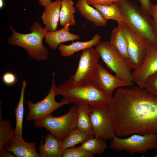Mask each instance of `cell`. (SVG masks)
Wrapping results in <instances>:
<instances>
[{"instance_id":"6da1fadb","label":"cell","mask_w":157,"mask_h":157,"mask_svg":"<svg viewBox=\"0 0 157 157\" xmlns=\"http://www.w3.org/2000/svg\"><path fill=\"white\" fill-rule=\"evenodd\" d=\"M109 106L117 136L157 134V97L144 89L118 88Z\"/></svg>"},{"instance_id":"7a4b0ae2","label":"cell","mask_w":157,"mask_h":157,"mask_svg":"<svg viewBox=\"0 0 157 157\" xmlns=\"http://www.w3.org/2000/svg\"><path fill=\"white\" fill-rule=\"evenodd\" d=\"M57 93L62 96L61 101L76 106L82 104L109 105L112 99L97 88L92 82L79 84L69 79L59 85Z\"/></svg>"},{"instance_id":"3957f363","label":"cell","mask_w":157,"mask_h":157,"mask_svg":"<svg viewBox=\"0 0 157 157\" xmlns=\"http://www.w3.org/2000/svg\"><path fill=\"white\" fill-rule=\"evenodd\" d=\"M118 2L125 19L124 22L149 45L157 46L156 29L151 16L128 0Z\"/></svg>"},{"instance_id":"277c9868","label":"cell","mask_w":157,"mask_h":157,"mask_svg":"<svg viewBox=\"0 0 157 157\" xmlns=\"http://www.w3.org/2000/svg\"><path fill=\"white\" fill-rule=\"evenodd\" d=\"M12 34L7 42L11 46L16 45L22 47L28 55L34 60H45L49 55L48 50L43 44L47 31L38 22L34 23L30 28L31 32L27 34L19 33L10 25Z\"/></svg>"},{"instance_id":"5b68a950","label":"cell","mask_w":157,"mask_h":157,"mask_svg":"<svg viewBox=\"0 0 157 157\" xmlns=\"http://www.w3.org/2000/svg\"><path fill=\"white\" fill-rule=\"evenodd\" d=\"M95 49L107 68L129 86L133 85L131 69L128 59L123 57L108 41L100 42Z\"/></svg>"},{"instance_id":"8992f818","label":"cell","mask_w":157,"mask_h":157,"mask_svg":"<svg viewBox=\"0 0 157 157\" xmlns=\"http://www.w3.org/2000/svg\"><path fill=\"white\" fill-rule=\"evenodd\" d=\"M78 106H71L64 115L58 117L52 115L34 121V125L38 129L44 128L62 141L76 128Z\"/></svg>"},{"instance_id":"52a82bcc","label":"cell","mask_w":157,"mask_h":157,"mask_svg":"<svg viewBox=\"0 0 157 157\" xmlns=\"http://www.w3.org/2000/svg\"><path fill=\"white\" fill-rule=\"evenodd\" d=\"M89 113L94 137L104 140H111L115 135L114 122L109 105H89Z\"/></svg>"},{"instance_id":"ba28073f","label":"cell","mask_w":157,"mask_h":157,"mask_svg":"<svg viewBox=\"0 0 157 157\" xmlns=\"http://www.w3.org/2000/svg\"><path fill=\"white\" fill-rule=\"evenodd\" d=\"M157 142V134H134L126 138L115 135L111 140L110 148L117 151H125L131 155L143 154L154 149Z\"/></svg>"},{"instance_id":"9c48e42d","label":"cell","mask_w":157,"mask_h":157,"mask_svg":"<svg viewBox=\"0 0 157 157\" xmlns=\"http://www.w3.org/2000/svg\"><path fill=\"white\" fill-rule=\"evenodd\" d=\"M55 73L53 74L51 85L46 97L41 101L33 103L32 101L27 102L28 112L26 117L28 121H35L41 119L51 115L56 110L62 106L67 104L66 102L61 101L59 102L55 100L57 95L58 87L55 83Z\"/></svg>"},{"instance_id":"30bf717a","label":"cell","mask_w":157,"mask_h":157,"mask_svg":"<svg viewBox=\"0 0 157 157\" xmlns=\"http://www.w3.org/2000/svg\"><path fill=\"white\" fill-rule=\"evenodd\" d=\"M117 23L121 25L126 40L130 67L136 70L143 62L149 45L124 22Z\"/></svg>"},{"instance_id":"8fae6325","label":"cell","mask_w":157,"mask_h":157,"mask_svg":"<svg viewBox=\"0 0 157 157\" xmlns=\"http://www.w3.org/2000/svg\"><path fill=\"white\" fill-rule=\"evenodd\" d=\"M100 57L98 51L92 47L83 50L78 68L74 74L70 77V80L79 84L92 82Z\"/></svg>"},{"instance_id":"7c38bea8","label":"cell","mask_w":157,"mask_h":157,"mask_svg":"<svg viewBox=\"0 0 157 157\" xmlns=\"http://www.w3.org/2000/svg\"><path fill=\"white\" fill-rule=\"evenodd\" d=\"M92 82L97 88L111 98L116 88L129 86L126 82L111 74L99 64L94 73Z\"/></svg>"},{"instance_id":"4fadbf2b","label":"cell","mask_w":157,"mask_h":157,"mask_svg":"<svg viewBox=\"0 0 157 157\" xmlns=\"http://www.w3.org/2000/svg\"><path fill=\"white\" fill-rule=\"evenodd\" d=\"M157 72V46L149 45L144 60L140 67L132 73L133 82L144 89L147 78Z\"/></svg>"},{"instance_id":"5bb4252c","label":"cell","mask_w":157,"mask_h":157,"mask_svg":"<svg viewBox=\"0 0 157 157\" xmlns=\"http://www.w3.org/2000/svg\"><path fill=\"white\" fill-rule=\"evenodd\" d=\"M39 157H62L64 150L62 141L52 133H48L38 146Z\"/></svg>"},{"instance_id":"9a60e30c","label":"cell","mask_w":157,"mask_h":157,"mask_svg":"<svg viewBox=\"0 0 157 157\" xmlns=\"http://www.w3.org/2000/svg\"><path fill=\"white\" fill-rule=\"evenodd\" d=\"M69 27L67 25L57 31L47 32L44 41L51 49H56L63 42L79 39V35L69 32Z\"/></svg>"},{"instance_id":"2e32d148","label":"cell","mask_w":157,"mask_h":157,"mask_svg":"<svg viewBox=\"0 0 157 157\" xmlns=\"http://www.w3.org/2000/svg\"><path fill=\"white\" fill-rule=\"evenodd\" d=\"M35 142H26L22 137H15L7 149L17 157H39Z\"/></svg>"},{"instance_id":"e0dca14e","label":"cell","mask_w":157,"mask_h":157,"mask_svg":"<svg viewBox=\"0 0 157 157\" xmlns=\"http://www.w3.org/2000/svg\"><path fill=\"white\" fill-rule=\"evenodd\" d=\"M62 0H56L44 7L41 19L44 28L48 32L56 31L59 20Z\"/></svg>"},{"instance_id":"ac0fdd59","label":"cell","mask_w":157,"mask_h":157,"mask_svg":"<svg viewBox=\"0 0 157 157\" xmlns=\"http://www.w3.org/2000/svg\"><path fill=\"white\" fill-rule=\"evenodd\" d=\"M76 6L81 15L95 26H103L106 24L107 20L97 10L90 6L86 0H78Z\"/></svg>"},{"instance_id":"d6986e66","label":"cell","mask_w":157,"mask_h":157,"mask_svg":"<svg viewBox=\"0 0 157 157\" xmlns=\"http://www.w3.org/2000/svg\"><path fill=\"white\" fill-rule=\"evenodd\" d=\"M101 39L100 36L96 33L90 40L84 42H76L68 45L61 44L59 45L58 49L61 56L68 57L81 50L96 46L100 42Z\"/></svg>"},{"instance_id":"ffe728a7","label":"cell","mask_w":157,"mask_h":157,"mask_svg":"<svg viewBox=\"0 0 157 157\" xmlns=\"http://www.w3.org/2000/svg\"><path fill=\"white\" fill-rule=\"evenodd\" d=\"M2 112L0 109V152L7 149L15 137V129L9 119H2Z\"/></svg>"},{"instance_id":"44dd1931","label":"cell","mask_w":157,"mask_h":157,"mask_svg":"<svg viewBox=\"0 0 157 157\" xmlns=\"http://www.w3.org/2000/svg\"><path fill=\"white\" fill-rule=\"evenodd\" d=\"M117 24L111 31L110 42L123 57L129 60L126 40L121 25Z\"/></svg>"},{"instance_id":"7402d4cb","label":"cell","mask_w":157,"mask_h":157,"mask_svg":"<svg viewBox=\"0 0 157 157\" xmlns=\"http://www.w3.org/2000/svg\"><path fill=\"white\" fill-rule=\"evenodd\" d=\"M118 2L108 5L96 4L92 5L101 13L107 20L111 19L116 21L117 23L124 22L125 19Z\"/></svg>"},{"instance_id":"603a6c76","label":"cell","mask_w":157,"mask_h":157,"mask_svg":"<svg viewBox=\"0 0 157 157\" xmlns=\"http://www.w3.org/2000/svg\"><path fill=\"white\" fill-rule=\"evenodd\" d=\"M89 106L86 104L78 106L76 128L83 132L94 135L92 124L89 113Z\"/></svg>"},{"instance_id":"cb8c5ba5","label":"cell","mask_w":157,"mask_h":157,"mask_svg":"<svg viewBox=\"0 0 157 157\" xmlns=\"http://www.w3.org/2000/svg\"><path fill=\"white\" fill-rule=\"evenodd\" d=\"M72 0H62L59 24L62 27L76 24L74 14L76 10Z\"/></svg>"},{"instance_id":"d4e9b609","label":"cell","mask_w":157,"mask_h":157,"mask_svg":"<svg viewBox=\"0 0 157 157\" xmlns=\"http://www.w3.org/2000/svg\"><path fill=\"white\" fill-rule=\"evenodd\" d=\"M94 137L93 134L84 132L76 128L62 141L63 148L64 150L78 144H82Z\"/></svg>"},{"instance_id":"484cf974","label":"cell","mask_w":157,"mask_h":157,"mask_svg":"<svg viewBox=\"0 0 157 157\" xmlns=\"http://www.w3.org/2000/svg\"><path fill=\"white\" fill-rule=\"evenodd\" d=\"M26 84V80L24 79L22 83L19 99L15 109L16 122L15 129V137H22L23 122L24 112V97Z\"/></svg>"},{"instance_id":"4316f807","label":"cell","mask_w":157,"mask_h":157,"mask_svg":"<svg viewBox=\"0 0 157 157\" xmlns=\"http://www.w3.org/2000/svg\"><path fill=\"white\" fill-rule=\"evenodd\" d=\"M79 147L85 151L94 155H100L105 151L107 145L104 140L94 137L85 142Z\"/></svg>"},{"instance_id":"83f0119b","label":"cell","mask_w":157,"mask_h":157,"mask_svg":"<svg viewBox=\"0 0 157 157\" xmlns=\"http://www.w3.org/2000/svg\"><path fill=\"white\" fill-rule=\"evenodd\" d=\"M94 155L81 148L79 146H74L65 149L62 157H93Z\"/></svg>"},{"instance_id":"f1b7e54d","label":"cell","mask_w":157,"mask_h":157,"mask_svg":"<svg viewBox=\"0 0 157 157\" xmlns=\"http://www.w3.org/2000/svg\"><path fill=\"white\" fill-rule=\"evenodd\" d=\"M144 89L157 97V72L147 78L145 83Z\"/></svg>"},{"instance_id":"f546056e","label":"cell","mask_w":157,"mask_h":157,"mask_svg":"<svg viewBox=\"0 0 157 157\" xmlns=\"http://www.w3.org/2000/svg\"><path fill=\"white\" fill-rule=\"evenodd\" d=\"M2 80L6 85H11L15 84L17 81L16 75L13 73L7 72L5 73L2 76Z\"/></svg>"},{"instance_id":"4dcf8cb0","label":"cell","mask_w":157,"mask_h":157,"mask_svg":"<svg viewBox=\"0 0 157 157\" xmlns=\"http://www.w3.org/2000/svg\"><path fill=\"white\" fill-rule=\"evenodd\" d=\"M140 4V9L146 14L150 16V10L151 4L150 0H139Z\"/></svg>"},{"instance_id":"1f68e13d","label":"cell","mask_w":157,"mask_h":157,"mask_svg":"<svg viewBox=\"0 0 157 157\" xmlns=\"http://www.w3.org/2000/svg\"><path fill=\"white\" fill-rule=\"evenodd\" d=\"M119 0H86L89 5L98 4L101 5H108L113 3L118 2Z\"/></svg>"},{"instance_id":"d6a6232c","label":"cell","mask_w":157,"mask_h":157,"mask_svg":"<svg viewBox=\"0 0 157 157\" xmlns=\"http://www.w3.org/2000/svg\"><path fill=\"white\" fill-rule=\"evenodd\" d=\"M150 16L152 17L154 24L156 30L157 29V4H151Z\"/></svg>"},{"instance_id":"836d02e7","label":"cell","mask_w":157,"mask_h":157,"mask_svg":"<svg viewBox=\"0 0 157 157\" xmlns=\"http://www.w3.org/2000/svg\"><path fill=\"white\" fill-rule=\"evenodd\" d=\"M0 157H16L12 153L6 149L0 152Z\"/></svg>"},{"instance_id":"e575fe53","label":"cell","mask_w":157,"mask_h":157,"mask_svg":"<svg viewBox=\"0 0 157 157\" xmlns=\"http://www.w3.org/2000/svg\"><path fill=\"white\" fill-rule=\"evenodd\" d=\"M52 2L51 0H38V4L41 6L47 7Z\"/></svg>"},{"instance_id":"d590c367","label":"cell","mask_w":157,"mask_h":157,"mask_svg":"<svg viewBox=\"0 0 157 157\" xmlns=\"http://www.w3.org/2000/svg\"><path fill=\"white\" fill-rule=\"evenodd\" d=\"M4 6V0H0V9H2Z\"/></svg>"},{"instance_id":"8d00e7d4","label":"cell","mask_w":157,"mask_h":157,"mask_svg":"<svg viewBox=\"0 0 157 157\" xmlns=\"http://www.w3.org/2000/svg\"><path fill=\"white\" fill-rule=\"evenodd\" d=\"M154 149H155L156 151V153L155 155L154 156V157H157V142L155 144Z\"/></svg>"},{"instance_id":"74e56055","label":"cell","mask_w":157,"mask_h":157,"mask_svg":"<svg viewBox=\"0 0 157 157\" xmlns=\"http://www.w3.org/2000/svg\"><path fill=\"white\" fill-rule=\"evenodd\" d=\"M156 34H157V29L156 30Z\"/></svg>"}]
</instances>
